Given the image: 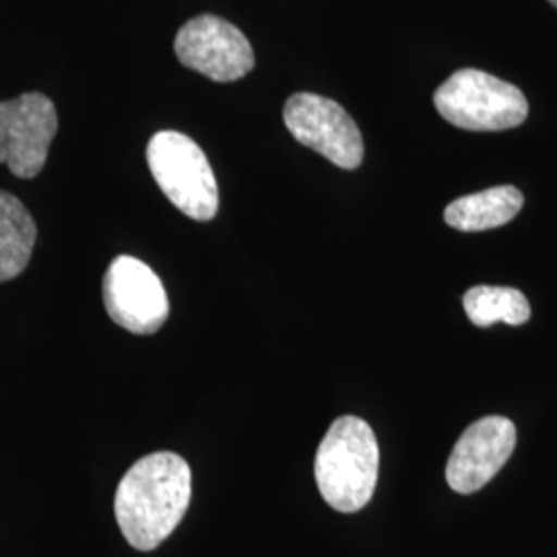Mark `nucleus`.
<instances>
[{
    "label": "nucleus",
    "instance_id": "obj_13",
    "mask_svg": "<svg viewBox=\"0 0 557 557\" xmlns=\"http://www.w3.org/2000/svg\"><path fill=\"white\" fill-rule=\"evenodd\" d=\"M549 2H552V4H554V7L557 9V0H549Z\"/></svg>",
    "mask_w": 557,
    "mask_h": 557
},
{
    "label": "nucleus",
    "instance_id": "obj_6",
    "mask_svg": "<svg viewBox=\"0 0 557 557\" xmlns=\"http://www.w3.org/2000/svg\"><path fill=\"white\" fill-rule=\"evenodd\" d=\"M59 131L54 103L41 94L0 101V163L17 178H36L44 170Z\"/></svg>",
    "mask_w": 557,
    "mask_h": 557
},
{
    "label": "nucleus",
    "instance_id": "obj_3",
    "mask_svg": "<svg viewBox=\"0 0 557 557\" xmlns=\"http://www.w3.org/2000/svg\"><path fill=\"white\" fill-rule=\"evenodd\" d=\"M147 163L161 193L186 218L211 221L218 215V180L207 156L190 137L161 131L147 145Z\"/></svg>",
    "mask_w": 557,
    "mask_h": 557
},
{
    "label": "nucleus",
    "instance_id": "obj_10",
    "mask_svg": "<svg viewBox=\"0 0 557 557\" xmlns=\"http://www.w3.org/2000/svg\"><path fill=\"white\" fill-rule=\"evenodd\" d=\"M522 205L524 197L518 188L496 186L453 200L444 211V220L458 232H485L515 220Z\"/></svg>",
    "mask_w": 557,
    "mask_h": 557
},
{
    "label": "nucleus",
    "instance_id": "obj_12",
    "mask_svg": "<svg viewBox=\"0 0 557 557\" xmlns=\"http://www.w3.org/2000/svg\"><path fill=\"white\" fill-rule=\"evenodd\" d=\"M462 306L469 320L475 326H492L496 322H506L520 326L531 319V306L522 292L512 287H492L479 285L465 294Z\"/></svg>",
    "mask_w": 557,
    "mask_h": 557
},
{
    "label": "nucleus",
    "instance_id": "obj_11",
    "mask_svg": "<svg viewBox=\"0 0 557 557\" xmlns=\"http://www.w3.org/2000/svg\"><path fill=\"white\" fill-rule=\"evenodd\" d=\"M38 239L36 221L17 197L0 190V283L21 275Z\"/></svg>",
    "mask_w": 557,
    "mask_h": 557
},
{
    "label": "nucleus",
    "instance_id": "obj_4",
    "mask_svg": "<svg viewBox=\"0 0 557 557\" xmlns=\"http://www.w3.org/2000/svg\"><path fill=\"white\" fill-rule=\"evenodd\" d=\"M434 103L442 119L478 133L517 128L529 116V101L517 85L478 69H462L444 81Z\"/></svg>",
    "mask_w": 557,
    "mask_h": 557
},
{
    "label": "nucleus",
    "instance_id": "obj_5",
    "mask_svg": "<svg viewBox=\"0 0 557 557\" xmlns=\"http://www.w3.org/2000/svg\"><path fill=\"white\" fill-rule=\"evenodd\" d=\"M283 120L294 139L337 168L356 170L363 161L358 124L337 101L314 94H296L285 103Z\"/></svg>",
    "mask_w": 557,
    "mask_h": 557
},
{
    "label": "nucleus",
    "instance_id": "obj_1",
    "mask_svg": "<svg viewBox=\"0 0 557 557\" xmlns=\"http://www.w3.org/2000/svg\"><path fill=\"white\" fill-rule=\"evenodd\" d=\"M193 473L184 458L156 453L137 460L122 478L114 515L124 539L139 552L160 547L186 515Z\"/></svg>",
    "mask_w": 557,
    "mask_h": 557
},
{
    "label": "nucleus",
    "instance_id": "obj_7",
    "mask_svg": "<svg viewBox=\"0 0 557 557\" xmlns=\"http://www.w3.org/2000/svg\"><path fill=\"white\" fill-rule=\"evenodd\" d=\"M108 317L133 335H153L170 317V299L151 267L135 257H119L103 277Z\"/></svg>",
    "mask_w": 557,
    "mask_h": 557
},
{
    "label": "nucleus",
    "instance_id": "obj_8",
    "mask_svg": "<svg viewBox=\"0 0 557 557\" xmlns=\"http://www.w3.org/2000/svg\"><path fill=\"white\" fill-rule=\"evenodd\" d=\"M180 62L218 83H232L255 69L248 38L230 21L200 15L182 25L174 41Z\"/></svg>",
    "mask_w": 557,
    "mask_h": 557
},
{
    "label": "nucleus",
    "instance_id": "obj_9",
    "mask_svg": "<svg viewBox=\"0 0 557 557\" xmlns=\"http://www.w3.org/2000/svg\"><path fill=\"white\" fill-rule=\"evenodd\" d=\"M517 428L510 419H479L458 438L446 467V481L458 494H475L515 453Z\"/></svg>",
    "mask_w": 557,
    "mask_h": 557
},
{
    "label": "nucleus",
    "instance_id": "obj_2",
    "mask_svg": "<svg viewBox=\"0 0 557 557\" xmlns=\"http://www.w3.org/2000/svg\"><path fill=\"white\" fill-rule=\"evenodd\" d=\"M380 450L363 419L338 418L320 442L314 475L320 496L343 515L361 510L376 490Z\"/></svg>",
    "mask_w": 557,
    "mask_h": 557
}]
</instances>
